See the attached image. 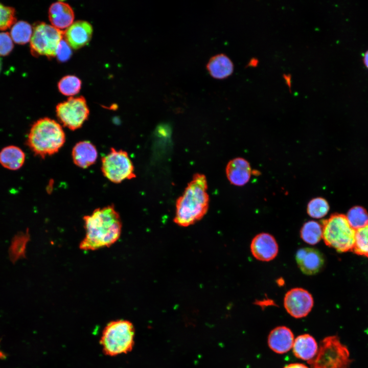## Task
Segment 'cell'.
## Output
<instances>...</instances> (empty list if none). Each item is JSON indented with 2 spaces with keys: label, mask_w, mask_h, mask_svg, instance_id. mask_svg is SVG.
<instances>
[{
  "label": "cell",
  "mask_w": 368,
  "mask_h": 368,
  "mask_svg": "<svg viewBox=\"0 0 368 368\" xmlns=\"http://www.w3.org/2000/svg\"><path fill=\"white\" fill-rule=\"evenodd\" d=\"M71 54L72 51L70 45L66 40L62 39L59 43L56 52V56L58 60L61 62L66 61L70 59Z\"/></svg>",
  "instance_id": "obj_30"
},
{
  "label": "cell",
  "mask_w": 368,
  "mask_h": 368,
  "mask_svg": "<svg viewBox=\"0 0 368 368\" xmlns=\"http://www.w3.org/2000/svg\"><path fill=\"white\" fill-rule=\"evenodd\" d=\"M65 141V135L61 126L49 118H41L31 126L27 144L29 148L41 157L57 152Z\"/></svg>",
  "instance_id": "obj_3"
},
{
  "label": "cell",
  "mask_w": 368,
  "mask_h": 368,
  "mask_svg": "<svg viewBox=\"0 0 368 368\" xmlns=\"http://www.w3.org/2000/svg\"><path fill=\"white\" fill-rule=\"evenodd\" d=\"M64 33L52 25L44 22L36 25L30 40V49L34 56H56L57 47Z\"/></svg>",
  "instance_id": "obj_8"
},
{
  "label": "cell",
  "mask_w": 368,
  "mask_h": 368,
  "mask_svg": "<svg viewBox=\"0 0 368 368\" xmlns=\"http://www.w3.org/2000/svg\"><path fill=\"white\" fill-rule=\"evenodd\" d=\"M134 328L130 321L119 319L109 323L100 339L103 352L113 356L130 352L134 344Z\"/></svg>",
  "instance_id": "obj_4"
},
{
  "label": "cell",
  "mask_w": 368,
  "mask_h": 368,
  "mask_svg": "<svg viewBox=\"0 0 368 368\" xmlns=\"http://www.w3.org/2000/svg\"><path fill=\"white\" fill-rule=\"evenodd\" d=\"M323 229L321 224L310 220L305 222L300 231L301 239L310 245H315L322 238Z\"/></svg>",
  "instance_id": "obj_22"
},
{
  "label": "cell",
  "mask_w": 368,
  "mask_h": 368,
  "mask_svg": "<svg viewBox=\"0 0 368 368\" xmlns=\"http://www.w3.org/2000/svg\"><path fill=\"white\" fill-rule=\"evenodd\" d=\"M74 164L81 168H86L93 165L98 157L96 147L90 142L84 141L77 143L72 152Z\"/></svg>",
  "instance_id": "obj_17"
},
{
  "label": "cell",
  "mask_w": 368,
  "mask_h": 368,
  "mask_svg": "<svg viewBox=\"0 0 368 368\" xmlns=\"http://www.w3.org/2000/svg\"><path fill=\"white\" fill-rule=\"evenodd\" d=\"M252 256L261 261H270L274 259L279 251L278 244L271 235L262 233L257 235L250 243Z\"/></svg>",
  "instance_id": "obj_12"
},
{
  "label": "cell",
  "mask_w": 368,
  "mask_h": 368,
  "mask_svg": "<svg viewBox=\"0 0 368 368\" xmlns=\"http://www.w3.org/2000/svg\"><path fill=\"white\" fill-rule=\"evenodd\" d=\"M351 362L347 347L337 336H329L321 340L316 355L307 362L311 368H348Z\"/></svg>",
  "instance_id": "obj_6"
},
{
  "label": "cell",
  "mask_w": 368,
  "mask_h": 368,
  "mask_svg": "<svg viewBox=\"0 0 368 368\" xmlns=\"http://www.w3.org/2000/svg\"><path fill=\"white\" fill-rule=\"evenodd\" d=\"M49 18L53 27L61 30L67 29L73 24L74 12L68 4L58 1L50 7Z\"/></svg>",
  "instance_id": "obj_16"
},
{
  "label": "cell",
  "mask_w": 368,
  "mask_h": 368,
  "mask_svg": "<svg viewBox=\"0 0 368 368\" xmlns=\"http://www.w3.org/2000/svg\"><path fill=\"white\" fill-rule=\"evenodd\" d=\"M363 62L364 66L368 70V50L364 53Z\"/></svg>",
  "instance_id": "obj_32"
},
{
  "label": "cell",
  "mask_w": 368,
  "mask_h": 368,
  "mask_svg": "<svg viewBox=\"0 0 368 368\" xmlns=\"http://www.w3.org/2000/svg\"><path fill=\"white\" fill-rule=\"evenodd\" d=\"M321 225L322 238L327 246L339 252L353 250L356 231L350 226L346 215L333 214L323 220Z\"/></svg>",
  "instance_id": "obj_5"
},
{
  "label": "cell",
  "mask_w": 368,
  "mask_h": 368,
  "mask_svg": "<svg viewBox=\"0 0 368 368\" xmlns=\"http://www.w3.org/2000/svg\"><path fill=\"white\" fill-rule=\"evenodd\" d=\"M283 368H309L307 365L300 363H292L286 365Z\"/></svg>",
  "instance_id": "obj_31"
},
{
  "label": "cell",
  "mask_w": 368,
  "mask_h": 368,
  "mask_svg": "<svg viewBox=\"0 0 368 368\" xmlns=\"http://www.w3.org/2000/svg\"><path fill=\"white\" fill-rule=\"evenodd\" d=\"M294 340L293 334L289 328L279 326L270 332L268 337V344L273 352L284 354L292 348Z\"/></svg>",
  "instance_id": "obj_15"
},
{
  "label": "cell",
  "mask_w": 368,
  "mask_h": 368,
  "mask_svg": "<svg viewBox=\"0 0 368 368\" xmlns=\"http://www.w3.org/2000/svg\"><path fill=\"white\" fill-rule=\"evenodd\" d=\"M30 240L28 229L16 234L13 238L9 249V257L12 263L25 258L27 243Z\"/></svg>",
  "instance_id": "obj_21"
},
{
  "label": "cell",
  "mask_w": 368,
  "mask_h": 368,
  "mask_svg": "<svg viewBox=\"0 0 368 368\" xmlns=\"http://www.w3.org/2000/svg\"><path fill=\"white\" fill-rule=\"evenodd\" d=\"M225 173L231 184L240 187L249 181L252 171L247 160L242 157H236L229 161L226 166Z\"/></svg>",
  "instance_id": "obj_14"
},
{
  "label": "cell",
  "mask_w": 368,
  "mask_h": 368,
  "mask_svg": "<svg viewBox=\"0 0 368 368\" xmlns=\"http://www.w3.org/2000/svg\"><path fill=\"white\" fill-rule=\"evenodd\" d=\"M206 68L212 77L222 79L232 75L234 71V64L228 56L219 54L210 59Z\"/></svg>",
  "instance_id": "obj_19"
},
{
  "label": "cell",
  "mask_w": 368,
  "mask_h": 368,
  "mask_svg": "<svg viewBox=\"0 0 368 368\" xmlns=\"http://www.w3.org/2000/svg\"><path fill=\"white\" fill-rule=\"evenodd\" d=\"M16 22L15 9L0 3V30L10 28Z\"/></svg>",
  "instance_id": "obj_28"
},
{
  "label": "cell",
  "mask_w": 368,
  "mask_h": 368,
  "mask_svg": "<svg viewBox=\"0 0 368 368\" xmlns=\"http://www.w3.org/2000/svg\"><path fill=\"white\" fill-rule=\"evenodd\" d=\"M13 49V40L7 32H0V56L8 55Z\"/></svg>",
  "instance_id": "obj_29"
},
{
  "label": "cell",
  "mask_w": 368,
  "mask_h": 368,
  "mask_svg": "<svg viewBox=\"0 0 368 368\" xmlns=\"http://www.w3.org/2000/svg\"><path fill=\"white\" fill-rule=\"evenodd\" d=\"M329 209V204L327 200L318 197L310 200L307 204V212L310 217L319 219L325 216Z\"/></svg>",
  "instance_id": "obj_26"
},
{
  "label": "cell",
  "mask_w": 368,
  "mask_h": 368,
  "mask_svg": "<svg viewBox=\"0 0 368 368\" xmlns=\"http://www.w3.org/2000/svg\"><path fill=\"white\" fill-rule=\"evenodd\" d=\"M2 60H1V59L0 58V72H1V69H2Z\"/></svg>",
  "instance_id": "obj_34"
},
{
  "label": "cell",
  "mask_w": 368,
  "mask_h": 368,
  "mask_svg": "<svg viewBox=\"0 0 368 368\" xmlns=\"http://www.w3.org/2000/svg\"><path fill=\"white\" fill-rule=\"evenodd\" d=\"M57 116L65 127L72 130L80 128L87 120L89 110L85 98L71 97L59 103L56 108Z\"/></svg>",
  "instance_id": "obj_9"
},
{
  "label": "cell",
  "mask_w": 368,
  "mask_h": 368,
  "mask_svg": "<svg viewBox=\"0 0 368 368\" xmlns=\"http://www.w3.org/2000/svg\"><path fill=\"white\" fill-rule=\"evenodd\" d=\"M257 64H258V60L255 58H253L251 60H250L248 65L255 66L257 65Z\"/></svg>",
  "instance_id": "obj_33"
},
{
  "label": "cell",
  "mask_w": 368,
  "mask_h": 368,
  "mask_svg": "<svg viewBox=\"0 0 368 368\" xmlns=\"http://www.w3.org/2000/svg\"><path fill=\"white\" fill-rule=\"evenodd\" d=\"M350 226L355 231L364 226L368 223V213L360 206H355L350 209L346 216Z\"/></svg>",
  "instance_id": "obj_24"
},
{
  "label": "cell",
  "mask_w": 368,
  "mask_h": 368,
  "mask_svg": "<svg viewBox=\"0 0 368 368\" xmlns=\"http://www.w3.org/2000/svg\"><path fill=\"white\" fill-rule=\"evenodd\" d=\"M292 348L296 357L308 362L316 355L318 346L316 340L312 336L308 334H304L294 339Z\"/></svg>",
  "instance_id": "obj_18"
},
{
  "label": "cell",
  "mask_w": 368,
  "mask_h": 368,
  "mask_svg": "<svg viewBox=\"0 0 368 368\" xmlns=\"http://www.w3.org/2000/svg\"><path fill=\"white\" fill-rule=\"evenodd\" d=\"M24 152L18 147L10 145L3 148L0 151V164L10 170L20 169L25 161Z\"/></svg>",
  "instance_id": "obj_20"
},
{
  "label": "cell",
  "mask_w": 368,
  "mask_h": 368,
  "mask_svg": "<svg viewBox=\"0 0 368 368\" xmlns=\"http://www.w3.org/2000/svg\"><path fill=\"white\" fill-rule=\"evenodd\" d=\"M102 172L105 177L114 183L135 178L134 166L127 152L111 148L101 159Z\"/></svg>",
  "instance_id": "obj_7"
},
{
  "label": "cell",
  "mask_w": 368,
  "mask_h": 368,
  "mask_svg": "<svg viewBox=\"0 0 368 368\" xmlns=\"http://www.w3.org/2000/svg\"><path fill=\"white\" fill-rule=\"evenodd\" d=\"M353 251L357 255L368 258V223L356 231Z\"/></svg>",
  "instance_id": "obj_27"
},
{
  "label": "cell",
  "mask_w": 368,
  "mask_h": 368,
  "mask_svg": "<svg viewBox=\"0 0 368 368\" xmlns=\"http://www.w3.org/2000/svg\"><path fill=\"white\" fill-rule=\"evenodd\" d=\"M92 34L93 27L89 22L78 20L66 29L64 35L66 41L71 47L78 49L90 41Z\"/></svg>",
  "instance_id": "obj_13"
},
{
  "label": "cell",
  "mask_w": 368,
  "mask_h": 368,
  "mask_svg": "<svg viewBox=\"0 0 368 368\" xmlns=\"http://www.w3.org/2000/svg\"><path fill=\"white\" fill-rule=\"evenodd\" d=\"M295 257L301 271L308 275L319 272L325 264L323 255L314 248H301L296 251Z\"/></svg>",
  "instance_id": "obj_11"
},
{
  "label": "cell",
  "mask_w": 368,
  "mask_h": 368,
  "mask_svg": "<svg viewBox=\"0 0 368 368\" xmlns=\"http://www.w3.org/2000/svg\"><path fill=\"white\" fill-rule=\"evenodd\" d=\"M60 92L65 96H74L77 94L81 88V81L77 77L67 75L61 78L58 83Z\"/></svg>",
  "instance_id": "obj_25"
},
{
  "label": "cell",
  "mask_w": 368,
  "mask_h": 368,
  "mask_svg": "<svg viewBox=\"0 0 368 368\" xmlns=\"http://www.w3.org/2000/svg\"><path fill=\"white\" fill-rule=\"evenodd\" d=\"M314 304L311 294L302 288H294L285 294L284 306L289 315L296 318L306 316Z\"/></svg>",
  "instance_id": "obj_10"
},
{
  "label": "cell",
  "mask_w": 368,
  "mask_h": 368,
  "mask_svg": "<svg viewBox=\"0 0 368 368\" xmlns=\"http://www.w3.org/2000/svg\"><path fill=\"white\" fill-rule=\"evenodd\" d=\"M32 34L33 30L31 25L26 21L20 20L13 25L10 35L15 43L24 44L31 40Z\"/></svg>",
  "instance_id": "obj_23"
},
{
  "label": "cell",
  "mask_w": 368,
  "mask_h": 368,
  "mask_svg": "<svg viewBox=\"0 0 368 368\" xmlns=\"http://www.w3.org/2000/svg\"><path fill=\"white\" fill-rule=\"evenodd\" d=\"M85 236L79 244L83 250H95L110 247L120 238L122 223L113 205L95 209L83 218Z\"/></svg>",
  "instance_id": "obj_1"
},
{
  "label": "cell",
  "mask_w": 368,
  "mask_h": 368,
  "mask_svg": "<svg viewBox=\"0 0 368 368\" xmlns=\"http://www.w3.org/2000/svg\"><path fill=\"white\" fill-rule=\"evenodd\" d=\"M205 176L195 173L182 195L176 200L174 222L181 227H188L200 220L207 213L209 195Z\"/></svg>",
  "instance_id": "obj_2"
}]
</instances>
